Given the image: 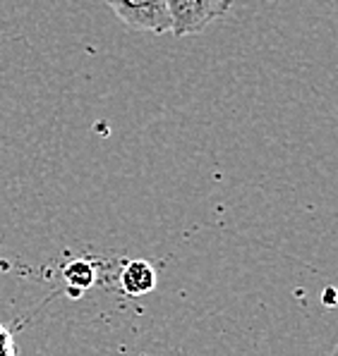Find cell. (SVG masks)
<instances>
[{"label":"cell","instance_id":"1","mask_svg":"<svg viewBox=\"0 0 338 356\" xmlns=\"http://www.w3.org/2000/svg\"><path fill=\"white\" fill-rule=\"evenodd\" d=\"M171 15V34L176 38L201 34L214 19L231 10L228 0H166Z\"/></svg>","mask_w":338,"mask_h":356},{"label":"cell","instance_id":"2","mask_svg":"<svg viewBox=\"0 0 338 356\" xmlns=\"http://www.w3.org/2000/svg\"><path fill=\"white\" fill-rule=\"evenodd\" d=\"M108 8L125 26L135 31H151V34H168L171 31V15H168L166 0H151V3H118L108 0Z\"/></svg>","mask_w":338,"mask_h":356},{"label":"cell","instance_id":"3","mask_svg":"<svg viewBox=\"0 0 338 356\" xmlns=\"http://www.w3.org/2000/svg\"><path fill=\"white\" fill-rule=\"evenodd\" d=\"M120 287L128 297H144L156 289V268L149 261H128L120 270Z\"/></svg>","mask_w":338,"mask_h":356},{"label":"cell","instance_id":"4","mask_svg":"<svg viewBox=\"0 0 338 356\" xmlns=\"http://www.w3.org/2000/svg\"><path fill=\"white\" fill-rule=\"evenodd\" d=\"M63 277L70 287H77V292H84V289L94 287L96 268H94V263L86 259H75L63 268Z\"/></svg>","mask_w":338,"mask_h":356},{"label":"cell","instance_id":"5","mask_svg":"<svg viewBox=\"0 0 338 356\" xmlns=\"http://www.w3.org/2000/svg\"><path fill=\"white\" fill-rule=\"evenodd\" d=\"M0 356H17V344L8 327L0 323Z\"/></svg>","mask_w":338,"mask_h":356},{"label":"cell","instance_id":"6","mask_svg":"<svg viewBox=\"0 0 338 356\" xmlns=\"http://www.w3.org/2000/svg\"><path fill=\"white\" fill-rule=\"evenodd\" d=\"M336 304H338V292L334 287L326 289V292H324V306H336Z\"/></svg>","mask_w":338,"mask_h":356}]
</instances>
